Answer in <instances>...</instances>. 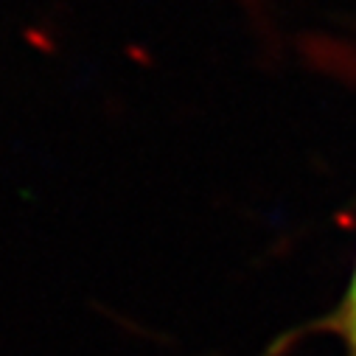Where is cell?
Here are the masks:
<instances>
[{"mask_svg": "<svg viewBox=\"0 0 356 356\" xmlns=\"http://www.w3.org/2000/svg\"><path fill=\"white\" fill-rule=\"evenodd\" d=\"M328 328L339 337L345 356H356V266L350 273V281L345 286V295H342L337 312L331 314Z\"/></svg>", "mask_w": 356, "mask_h": 356, "instance_id": "obj_1", "label": "cell"}]
</instances>
